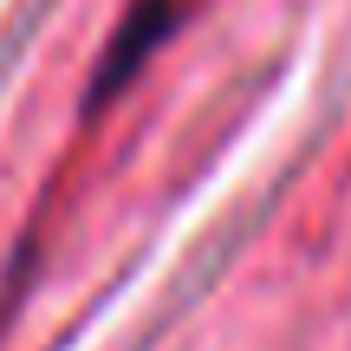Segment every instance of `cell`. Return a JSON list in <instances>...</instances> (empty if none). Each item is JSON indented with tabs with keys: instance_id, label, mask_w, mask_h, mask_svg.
<instances>
[{
	"instance_id": "1",
	"label": "cell",
	"mask_w": 351,
	"mask_h": 351,
	"mask_svg": "<svg viewBox=\"0 0 351 351\" xmlns=\"http://www.w3.org/2000/svg\"><path fill=\"white\" fill-rule=\"evenodd\" d=\"M176 26V0H137V13H130V26H124V39H117L111 52H104V72H98V91H117L130 72L143 65V52L156 46Z\"/></svg>"
}]
</instances>
